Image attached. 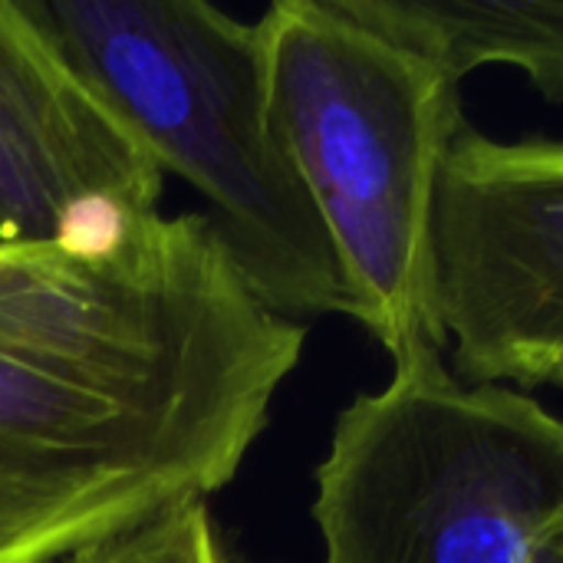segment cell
I'll use <instances>...</instances> for the list:
<instances>
[{
    "label": "cell",
    "instance_id": "cell-1",
    "mask_svg": "<svg viewBox=\"0 0 563 563\" xmlns=\"http://www.w3.org/2000/svg\"><path fill=\"white\" fill-rule=\"evenodd\" d=\"M307 327L201 211L0 251V563H66L244 468Z\"/></svg>",
    "mask_w": 563,
    "mask_h": 563
},
{
    "label": "cell",
    "instance_id": "cell-2",
    "mask_svg": "<svg viewBox=\"0 0 563 563\" xmlns=\"http://www.w3.org/2000/svg\"><path fill=\"white\" fill-rule=\"evenodd\" d=\"M257 26L274 122L333 244L346 317L393 363L442 353L432 224L465 132L459 82L350 0H277Z\"/></svg>",
    "mask_w": 563,
    "mask_h": 563
},
{
    "label": "cell",
    "instance_id": "cell-3",
    "mask_svg": "<svg viewBox=\"0 0 563 563\" xmlns=\"http://www.w3.org/2000/svg\"><path fill=\"white\" fill-rule=\"evenodd\" d=\"M40 30L185 178L274 313H346L323 221L280 139L257 23L205 0H23Z\"/></svg>",
    "mask_w": 563,
    "mask_h": 563
},
{
    "label": "cell",
    "instance_id": "cell-4",
    "mask_svg": "<svg viewBox=\"0 0 563 563\" xmlns=\"http://www.w3.org/2000/svg\"><path fill=\"white\" fill-rule=\"evenodd\" d=\"M563 518V422L442 353L356 396L317 465L323 563H525Z\"/></svg>",
    "mask_w": 563,
    "mask_h": 563
},
{
    "label": "cell",
    "instance_id": "cell-5",
    "mask_svg": "<svg viewBox=\"0 0 563 563\" xmlns=\"http://www.w3.org/2000/svg\"><path fill=\"white\" fill-rule=\"evenodd\" d=\"M435 303L468 386H563V142L465 125L435 195Z\"/></svg>",
    "mask_w": 563,
    "mask_h": 563
},
{
    "label": "cell",
    "instance_id": "cell-6",
    "mask_svg": "<svg viewBox=\"0 0 563 563\" xmlns=\"http://www.w3.org/2000/svg\"><path fill=\"white\" fill-rule=\"evenodd\" d=\"M165 178L23 0H0V251L155 214Z\"/></svg>",
    "mask_w": 563,
    "mask_h": 563
},
{
    "label": "cell",
    "instance_id": "cell-7",
    "mask_svg": "<svg viewBox=\"0 0 563 563\" xmlns=\"http://www.w3.org/2000/svg\"><path fill=\"white\" fill-rule=\"evenodd\" d=\"M353 13L429 56L452 82L485 63L528 73L563 102V0H350Z\"/></svg>",
    "mask_w": 563,
    "mask_h": 563
},
{
    "label": "cell",
    "instance_id": "cell-8",
    "mask_svg": "<svg viewBox=\"0 0 563 563\" xmlns=\"http://www.w3.org/2000/svg\"><path fill=\"white\" fill-rule=\"evenodd\" d=\"M66 563H247L224 538L211 501H181L99 541Z\"/></svg>",
    "mask_w": 563,
    "mask_h": 563
},
{
    "label": "cell",
    "instance_id": "cell-9",
    "mask_svg": "<svg viewBox=\"0 0 563 563\" xmlns=\"http://www.w3.org/2000/svg\"><path fill=\"white\" fill-rule=\"evenodd\" d=\"M525 563H563V518L541 538V544Z\"/></svg>",
    "mask_w": 563,
    "mask_h": 563
}]
</instances>
